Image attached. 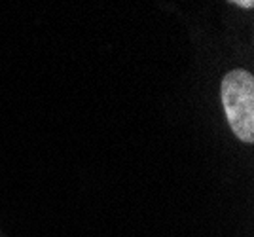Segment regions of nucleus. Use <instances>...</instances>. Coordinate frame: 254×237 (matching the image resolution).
Returning <instances> with one entry per match:
<instances>
[{"instance_id": "obj_1", "label": "nucleus", "mask_w": 254, "mask_h": 237, "mask_svg": "<svg viewBox=\"0 0 254 237\" xmlns=\"http://www.w3.org/2000/svg\"><path fill=\"white\" fill-rule=\"evenodd\" d=\"M222 105L228 121L237 139L243 142L254 140V78L243 68H235L224 76Z\"/></svg>"}, {"instance_id": "obj_2", "label": "nucleus", "mask_w": 254, "mask_h": 237, "mask_svg": "<svg viewBox=\"0 0 254 237\" xmlns=\"http://www.w3.org/2000/svg\"><path fill=\"white\" fill-rule=\"evenodd\" d=\"M233 4H237L239 8H245V10H251L254 6V0H232Z\"/></svg>"}]
</instances>
